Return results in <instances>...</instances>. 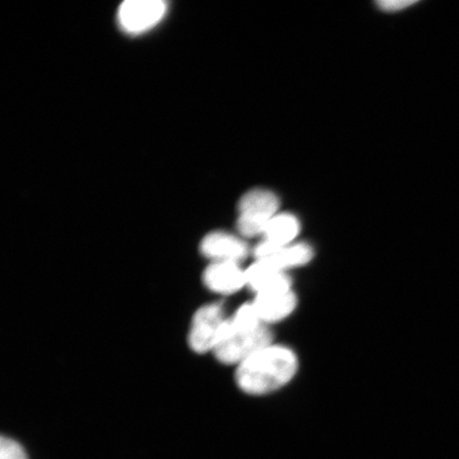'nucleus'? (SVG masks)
Returning a JSON list of instances; mask_svg holds the SVG:
<instances>
[{
  "label": "nucleus",
  "mask_w": 459,
  "mask_h": 459,
  "mask_svg": "<svg viewBox=\"0 0 459 459\" xmlns=\"http://www.w3.org/2000/svg\"><path fill=\"white\" fill-rule=\"evenodd\" d=\"M297 355L282 344H269L238 366V386L244 393L263 395L277 392L296 376Z\"/></svg>",
  "instance_id": "nucleus-1"
},
{
  "label": "nucleus",
  "mask_w": 459,
  "mask_h": 459,
  "mask_svg": "<svg viewBox=\"0 0 459 459\" xmlns=\"http://www.w3.org/2000/svg\"><path fill=\"white\" fill-rule=\"evenodd\" d=\"M273 333L267 325L252 329L243 328L229 317L213 352L221 363L238 366L251 355L273 343Z\"/></svg>",
  "instance_id": "nucleus-2"
},
{
  "label": "nucleus",
  "mask_w": 459,
  "mask_h": 459,
  "mask_svg": "<svg viewBox=\"0 0 459 459\" xmlns=\"http://www.w3.org/2000/svg\"><path fill=\"white\" fill-rule=\"evenodd\" d=\"M280 200L268 189L255 188L239 200L238 230L244 238L263 235L268 223L279 214Z\"/></svg>",
  "instance_id": "nucleus-3"
},
{
  "label": "nucleus",
  "mask_w": 459,
  "mask_h": 459,
  "mask_svg": "<svg viewBox=\"0 0 459 459\" xmlns=\"http://www.w3.org/2000/svg\"><path fill=\"white\" fill-rule=\"evenodd\" d=\"M227 320L220 303L200 307L194 315L188 334L189 347L193 351L199 354L213 352Z\"/></svg>",
  "instance_id": "nucleus-4"
},
{
  "label": "nucleus",
  "mask_w": 459,
  "mask_h": 459,
  "mask_svg": "<svg viewBox=\"0 0 459 459\" xmlns=\"http://www.w3.org/2000/svg\"><path fill=\"white\" fill-rule=\"evenodd\" d=\"M168 4L162 0H127L118 8V22L126 32L142 33L159 24Z\"/></svg>",
  "instance_id": "nucleus-5"
},
{
  "label": "nucleus",
  "mask_w": 459,
  "mask_h": 459,
  "mask_svg": "<svg viewBox=\"0 0 459 459\" xmlns=\"http://www.w3.org/2000/svg\"><path fill=\"white\" fill-rule=\"evenodd\" d=\"M200 251L211 263L239 264L248 255V246L233 234L217 231L204 238Z\"/></svg>",
  "instance_id": "nucleus-6"
},
{
  "label": "nucleus",
  "mask_w": 459,
  "mask_h": 459,
  "mask_svg": "<svg viewBox=\"0 0 459 459\" xmlns=\"http://www.w3.org/2000/svg\"><path fill=\"white\" fill-rule=\"evenodd\" d=\"M204 283L216 294L232 295L247 286L246 271L238 263H211L204 273Z\"/></svg>",
  "instance_id": "nucleus-7"
},
{
  "label": "nucleus",
  "mask_w": 459,
  "mask_h": 459,
  "mask_svg": "<svg viewBox=\"0 0 459 459\" xmlns=\"http://www.w3.org/2000/svg\"><path fill=\"white\" fill-rule=\"evenodd\" d=\"M252 303L262 323L268 325L290 317L297 307L298 300L295 292L290 290L255 295Z\"/></svg>",
  "instance_id": "nucleus-8"
},
{
  "label": "nucleus",
  "mask_w": 459,
  "mask_h": 459,
  "mask_svg": "<svg viewBox=\"0 0 459 459\" xmlns=\"http://www.w3.org/2000/svg\"><path fill=\"white\" fill-rule=\"evenodd\" d=\"M247 286L255 292V295L264 292L290 290L291 279L287 273L280 272L264 261H255L246 269Z\"/></svg>",
  "instance_id": "nucleus-9"
},
{
  "label": "nucleus",
  "mask_w": 459,
  "mask_h": 459,
  "mask_svg": "<svg viewBox=\"0 0 459 459\" xmlns=\"http://www.w3.org/2000/svg\"><path fill=\"white\" fill-rule=\"evenodd\" d=\"M300 232V222L295 215L282 213L275 215L264 231L263 240L278 247L294 244L295 238Z\"/></svg>",
  "instance_id": "nucleus-10"
},
{
  "label": "nucleus",
  "mask_w": 459,
  "mask_h": 459,
  "mask_svg": "<svg viewBox=\"0 0 459 459\" xmlns=\"http://www.w3.org/2000/svg\"><path fill=\"white\" fill-rule=\"evenodd\" d=\"M314 251L312 247L304 244H291L275 252L271 257L261 260L271 264L273 267L280 272L286 273L289 269L307 265L313 260Z\"/></svg>",
  "instance_id": "nucleus-11"
},
{
  "label": "nucleus",
  "mask_w": 459,
  "mask_h": 459,
  "mask_svg": "<svg viewBox=\"0 0 459 459\" xmlns=\"http://www.w3.org/2000/svg\"><path fill=\"white\" fill-rule=\"evenodd\" d=\"M0 459H28L22 446L15 440L4 437L0 440Z\"/></svg>",
  "instance_id": "nucleus-12"
},
{
  "label": "nucleus",
  "mask_w": 459,
  "mask_h": 459,
  "mask_svg": "<svg viewBox=\"0 0 459 459\" xmlns=\"http://www.w3.org/2000/svg\"><path fill=\"white\" fill-rule=\"evenodd\" d=\"M415 4L414 0H381L377 5L387 13H397V11L404 10Z\"/></svg>",
  "instance_id": "nucleus-13"
}]
</instances>
